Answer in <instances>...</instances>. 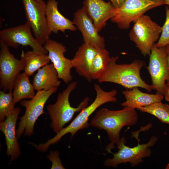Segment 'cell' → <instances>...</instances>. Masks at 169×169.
Returning <instances> with one entry per match:
<instances>
[{
    "label": "cell",
    "instance_id": "obj_1",
    "mask_svg": "<svg viewBox=\"0 0 169 169\" xmlns=\"http://www.w3.org/2000/svg\"><path fill=\"white\" fill-rule=\"evenodd\" d=\"M138 120L137 112L129 106L121 110H111L106 108L98 110L91 120L90 125L106 132L110 143L106 146V150L109 152L115 148L120 140V133L124 126L136 125Z\"/></svg>",
    "mask_w": 169,
    "mask_h": 169
},
{
    "label": "cell",
    "instance_id": "obj_2",
    "mask_svg": "<svg viewBox=\"0 0 169 169\" xmlns=\"http://www.w3.org/2000/svg\"><path fill=\"white\" fill-rule=\"evenodd\" d=\"M94 86L96 96L93 102L80 111L69 125L63 128L54 137L44 144H39L38 148L40 151H46L51 144L57 143L67 134L70 133L72 137L78 131L88 127L90 125L88 122L89 118L98 108L105 103L117 101V91L116 90L106 91L98 84L95 83Z\"/></svg>",
    "mask_w": 169,
    "mask_h": 169
},
{
    "label": "cell",
    "instance_id": "obj_3",
    "mask_svg": "<svg viewBox=\"0 0 169 169\" xmlns=\"http://www.w3.org/2000/svg\"><path fill=\"white\" fill-rule=\"evenodd\" d=\"M118 56L112 57L110 64L97 80L99 82H111L120 85L126 89L140 87L151 92V85L147 84L141 78L140 70L144 65L140 60L130 64H118Z\"/></svg>",
    "mask_w": 169,
    "mask_h": 169
},
{
    "label": "cell",
    "instance_id": "obj_4",
    "mask_svg": "<svg viewBox=\"0 0 169 169\" xmlns=\"http://www.w3.org/2000/svg\"><path fill=\"white\" fill-rule=\"evenodd\" d=\"M77 85L76 81L70 83L62 92L58 94L56 102L47 106L48 113L51 121L50 126L56 134L71 120L75 113L80 112L88 105L90 99L86 97L77 107L71 106L69 96L72 92L76 88Z\"/></svg>",
    "mask_w": 169,
    "mask_h": 169
},
{
    "label": "cell",
    "instance_id": "obj_5",
    "mask_svg": "<svg viewBox=\"0 0 169 169\" xmlns=\"http://www.w3.org/2000/svg\"><path fill=\"white\" fill-rule=\"evenodd\" d=\"M57 89V87H55L48 90H38L31 100H24L20 101V105L25 107V111L24 115L20 118V120L16 130L18 139L23 134L28 136L33 134L36 120L40 115L44 113V109L45 104Z\"/></svg>",
    "mask_w": 169,
    "mask_h": 169
},
{
    "label": "cell",
    "instance_id": "obj_6",
    "mask_svg": "<svg viewBox=\"0 0 169 169\" xmlns=\"http://www.w3.org/2000/svg\"><path fill=\"white\" fill-rule=\"evenodd\" d=\"M157 139L156 136H153L147 143H138L136 146L130 147L125 145V139L123 137L116 145L118 151L115 153L110 151L109 153L113 156L107 158L104 165L108 167H116L120 164L129 162L132 167H135L142 162L144 158L151 156L152 151L150 148L156 143Z\"/></svg>",
    "mask_w": 169,
    "mask_h": 169
},
{
    "label": "cell",
    "instance_id": "obj_7",
    "mask_svg": "<svg viewBox=\"0 0 169 169\" xmlns=\"http://www.w3.org/2000/svg\"><path fill=\"white\" fill-rule=\"evenodd\" d=\"M161 31L162 27L153 21L150 17L144 14L134 21L129 36L130 40L145 56L150 54Z\"/></svg>",
    "mask_w": 169,
    "mask_h": 169
},
{
    "label": "cell",
    "instance_id": "obj_8",
    "mask_svg": "<svg viewBox=\"0 0 169 169\" xmlns=\"http://www.w3.org/2000/svg\"><path fill=\"white\" fill-rule=\"evenodd\" d=\"M165 4L164 0H124L121 6L116 8L111 20L121 29H128L134 22L149 10Z\"/></svg>",
    "mask_w": 169,
    "mask_h": 169
},
{
    "label": "cell",
    "instance_id": "obj_9",
    "mask_svg": "<svg viewBox=\"0 0 169 169\" xmlns=\"http://www.w3.org/2000/svg\"><path fill=\"white\" fill-rule=\"evenodd\" d=\"M26 23L30 26L34 36L42 45L49 39L50 34L46 14V3L44 1L22 0Z\"/></svg>",
    "mask_w": 169,
    "mask_h": 169
},
{
    "label": "cell",
    "instance_id": "obj_10",
    "mask_svg": "<svg viewBox=\"0 0 169 169\" xmlns=\"http://www.w3.org/2000/svg\"><path fill=\"white\" fill-rule=\"evenodd\" d=\"M24 62L16 58L8 46L0 40V87L5 92L12 91L15 81L24 70Z\"/></svg>",
    "mask_w": 169,
    "mask_h": 169
},
{
    "label": "cell",
    "instance_id": "obj_11",
    "mask_svg": "<svg viewBox=\"0 0 169 169\" xmlns=\"http://www.w3.org/2000/svg\"><path fill=\"white\" fill-rule=\"evenodd\" d=\"M149 56L147 68L151 77L153 90H156V93L163 95L166 82L169 79L166 47L157 48L155 44Z\"/></svg>",
    "mask_w": 169,
    "mask_h": 169
},
{
    "label": "cell",
    "instance_id": "obj_12",
    "mask_svg": "<svg viewBox=\"0 0 169 169\" xmlns=\"http://www.w3.org/2000/svg\"><path fill=\"white\" fill-rule=\"evenodd\" d=\"M30 26L26 22L18 26L5 28L0 31V40L8 47L17 48L20 45L28 46L39 54H47L48 51L33 36Z\"/></svg>",
    "mask_w": 169,
    "mask_h": 169
},
{
    "label": "cell",
    "instance_id": "obj_13",
    "mask_svg": "<svg viewBox=\"0 0 169 169\" xmlns=\"http://www.w3.org/2000/svg\"><path fill=\"white\" fill-rule=\"evenodd\" d=\"M44 47L48 52L50 60L57 72L59 78L66 84L71 82L73 79L70 73L73 67L71 59L64 56L67 51L66 47L62 44L50 39L46 42Z\"/></svg>",
    "mask_w": 169,
    "mask_h": 169
},
{
    "label": "cell",
    "instance_id": "obj_14",
    "mask_svg": "<svg viewBox=\"0 0 169 169\" xmlns=\"http://www.w3.org/2000/svg\"><path fill=\"white\" fill-rule=\"evenodd\" d=\"M72 22L81 32L84 43L96 49L105 48L104 38L99 34L93 21L83 7L75 13Z\"/></svg>",
    "mask_w": 169,
    "mask_h": 169
},
{
    "label": "cell",
    "instance_id": "obj_15",
    "mask_svg": "<svg viewBox=\"0 0 169 169\" xmlns=\"http://www.w3.org/2000/svg\"><path fill=\"white\" fill-rule=\"evenodd\" d=\"M83 7L98 32L109 20L113 17L116 11L110 2H106L104 0H84Z\"/></svg>",
    "mask_w": 169,
    "mask_h": 169
},
{
    "label": "cell",
    "instance_id": "obj_16",
    "mask_svg": "<svg viewBox=\"0 0 169 169\" xmlns=\"http://www.w3.org/2000/svg\"><path fill=\"white\" fill-rule=\"evenodd\" d=\"M21 110L19 107L15 108L3 121L0 122V131L5 136L6 154L8 156H11V161L17 159L21 154L15 130L17 121Z\"/></svg>",
    "mask_w": 169,
    "mask_h": 169
},
{
    "label": "cell",
    "instance_id": "obj_17",
    "mask_svg": "<svg viewBox=\"0 0 169 169\" xmlns=\"http://www.w3.org/2000/svg\"><path fill=\"white\" fill-rule=\"evenodd\" d=\"M97 50V49L92 45L84 43L71 59L73 68L76 72L90 82L92 80L91 68Z\"/></svg>",
    "mask_w": 169,
    "mask_h": 169
},
{
    "label": "cell",
    "instance_id": "obj_18",
    "mask_svg": "<svg viewBox=\"0 0 169 169\" xmlns=\"http://www.w3.org/2000/svg\"><path fill=\"white\" fill-rule=\"evenodd\" d=\"M55 0H48L46 3V14L48 30L57 33L59 31L64 33L66 30L74 31L77 29L73 22L65 17L58 9Z\"/></svg>",
    "mask_w": 169,
    "mask_h": 169
},
{
    "label": "cell",
    "instance_id": "obj_19",
    "mask_svg": "<svg viewBox=\"0 0 169 169\" xmlns=\"http://www.w3.org/2000/svg\"><path fill=\"white\" fill-rule=\"evenodd\" d=\"M122 93L125 100L121 103V105L124 107H130L134 109L161 102L164 98L163 95L157 93L153 94L143 92L137 87L124 90Z\"/></svg>",
    "mask_w": 169,
    "mask_h": 169
},
{
    "label": "cell",
    "instance_id": "obj_20",
    "mask_svg": "<svg viewBox=\"0 0 169 169\" xmlns=\"http://www.w3.org/2000/svg\"><path fill=\"white\" fill-rule=\"evenodd\" d=\"M59 79L53 64H48L38 70L34 77L33 84L35 90H48L60 85L61 82Z\"/></svg>",
    "mask_w": 169,
    "mask_h": 169
},
{
    "label": "cell",
    "instance_id": "obj_21",
    "mask_svg": "<svg viewBox=\"0 0 169 169\" xmlns=\"http://www.w3.org/2000/svg\"><path fill=\"white\" fill-rule=\"evenodd\" d=\"M13 90V100L15 104L24 99H31L35 95L34 88L29 81V76L24 72L18 75Z\"/></svg>",
    "mask_w": 169,
    "mask_h": 169
},
{
    "label": "cell",
    "instance_id": "obj_22",
    "mask_svg": "<svg viewBox=\"0 0 169 169\" xmlns=\"http://www.w3.org/2000/svg\"><path fill=\"white\" fill-rule=\"evenodd\" d=\"M21 59L24 62V72L29 76L50 61L48 54H38L32 50L23 52Z\"/></svg>",
    "mask_w": 169,
    "mask_h": 169
},
{
    "label": "cell",
    "instance_id": "obj_23",
    "mask_svg": "<svg viewBox=\"0 0 169 169\" xmlns=\"http://www.w3.org/2000/svg\"><path fill=\"white\" fill-rule=\"evenodd\" d=\"M111 57L105 48L97 49L91 68L92 79H97L108 67Z\"/></svg>",
    "mask_w": 169,
    "mask_h": 169
},
{
    "label": "cell",
    "instance_id": "obj_24",
    "mask_svg": "<svg viewBox=\"0 0 169 169\" xmlns=\"http://www.w3.org/2000/svg\"><path fill=\"white\" fill-rule=\"evenodd\" d=\"M144 113L151 114L161 122L169 124V105L161 102L154 103L149 105L137 109Z\"/></svg>",
    "mask_w": 169,
    "mask_h": 169
},
{
    "label": "cell",
    "instance_id": "obj_25",
    "mask_svg": "<svg viewBox=\"0 0 169 169\" xmlns=\"http://www.w3.org/2000/svg\"><path fill=\"white\" fill-rule=\"evenodd\" d=\"M15 104L12 91L6 93L0 90V122L3 121L7 116L14 110Z\"/></svg>",
    "mask_w": 169,
    "mask_h": 169
},
{
    "label": "cell",
    "instance_id": "obj_26",
    "mask_svg": "<svg viewBox=\"0 0 169 169\" xmlns=\"http://www.w3.org/2000/svg\"><path fill=\"white\" fill-rule=\"evenodd\" d=\"M166 18L165 23L162 27L161 35L155 44L157 48L166 47L169 45V6L166 7Z\"/></svg>",
    "mask_w": 169,
    "mask_h": 169
},
{
    "label": "cell",
    "instance_id": "obj_27",
    "mask_svg": "<svg viewBox=\"0 0 169 169\" xmlns=\"http://www.w3.org/2000/svg\"><path fill=\"white\" fill-rule=\"evenodd\" d=\"M59 152L58 151H51L49 154L47 156V158L52 163L51 169H65L59 157Z\"/></svg>",
    "mask_w": 169,
    "mask_h": 169
},
{
    "label": "cell",
    "instance_id": "obj_28",
    "mask_svg": "<svg viewBox=\"0 0 169 169\" xmlns=\"http://www.w3.org/2000/svg\"><path fill=\"white\" fill-rule=\"evenodd\" d=\"M113 6L116 8H120L123 3L124 0H110Z\"/></svg>",
    "mask_w": 169,
    "mask_h": 169
},
{
    "label": "cell",
    "instance_id": "obj_29",
    "mask_svg": "<svg viewBox=\"0 0 169 169\" xmlns=\"http://www.w3.org/2000/svg\"><path fill=\"white\" fill-rule=\"evenodd\" d=\"M163 96L165 100L169 102V85L166 84Z\"/></svg>",
    "mask_w": 169,
    "mask_h": 169
},
{
    "label": "cell",
    "instance_id": "obj_30",
    "mask_svg": "<svg viewBox=\"0 0 169 169\" xmlns=\"http://www.w3.org/2000/svg\"><path fill=\"white\" fill-rule=\"evenodd\" d=\"M166 50L167 55L168 66L169 67V45L166 46Z\"/></svg>",
    "mask_w": 169,
    "mask_h": 169
},
{
    "label": "cell",
    "instance_id": "obj_31",
    "mask_svg": "<svg viewBox=\"0 0 169 169\" xmlns=\"http://www.w3.org/2000/svg\"><path fill=\"white\" fill-rule=\"evenodd\" d=\"M165 4L169 6V0H164Z\"/></svg>",
    "mask_w": 169,
    "mask_h": 169
},
{
    "label": "cell",
    "instance_id": "obj_32",
    "mask_svg": "<svg viewBox=\"0 0 169 169\" xmlns=\"http://www.w3.org/2000/svg\"><path fill=\"white\" fill-rule=\"evenodd\" d=\"M166 169H169V163L167 164L165 167Z\"/></svg>",
    "mask_w": 169,
    "mask_h": 169
},
{
    "label": "cell",
    "instance_id": "obj_33",
    "mask_svg": "<svg viewBox=\"0 0 169 169\" xmlns=\"http://www.w3.org/2000/svg\"><path fill=\"white\" fill-rule=\"evenodd\" d=\"M166 84L169 85V79L166 81Z\"/></svg>",
    "mask_w": 169,
    "mask_h": 169
},
{
    "label": "cell",
    "instance_id": "obj_34",
    "mask_svg": "<svg viewBox=\"0 0 169 169\" xmlns=\"http://www.w3.org/2000/svg\"><path fill=\"white\" fill-rule=\"evenodd\" d=\"M36 0L38 2H42L43 1V0Z\"/></svg>",
    "mask_w": 169,
    "mask_h": 169
}]
</instances>
